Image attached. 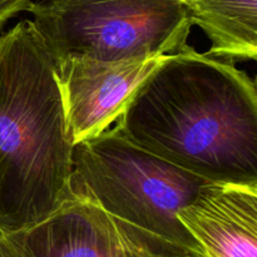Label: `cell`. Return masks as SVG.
I'll return each mask as SVG.
<instances>
[{"mask_svg":"<svg viewBox=\"0 0 257 257\" xmlns=\"http://www.w3.org/2000/svg\"><path fill=\"white\" fill-rule=\"evenodd\" d=\"M32 0H0V28L15 14L29 10Z\"/></svg>","mask_w":257,"mask_h":257,"instance_id":"30bf717a","label":"cell"},{"mask_svg":"<svg viewBox=\"0 0 257 257\" xmlns=\"http://www.w3.org/2000/svg\"><path fill=\"white\" fill-rule=\"evenodd\" d=\"M208 182L135 145L117 127L73 146L70 192L99 206L155 257H205L177 212Z\"/></svg>","mask_w":257,"mask_h":257,"instance_id":"3957f363","label":"cell"},{"mask_svg":"<svg viewBox=\"0 0 257 257\" xmlns=\"http://www.w3.org/2000/svg\"><path fill=\"white\" fill-rule=\"evenodd\" d=\"M73 143L54 58L32 20L0 38V235L70 197Z\"/></svg>","mask_w":257,"mask_h":257,"instance_id":"7a4b0ae2","label":"cell"},{"mask_svg":"<svg viewBox=\"0 0 257 257\" xmlns=\"http://www.w3.org/2000/svg\"><path fill=\"white\" fill-rule=\"evenodd\" d=\"M163 57L120 62L54 60L73 146L108 130Z\"/></svg>","mask_w":257,"mask_h":257,"instance_id":"5b68a950","label":"cell"},{"mask_svg":"<svg viewBox=\"0 0 257 257\" xmlns=\"http://www.w3.org/2000/svg\"><path fill=\"white\" fill-rule=\"evenodd\" d=\"M205 257H257V187L208 182L177 212Z\"/></svg>","mask_w":257,"mask_h":257,"instance_id":"8992f818","label":"cell"},{"mask_svg":"<svg viewBox=\"0 0 257 257\" xmlns=\"http://www.w3.org/2000/svg\"><path fill=\"white\" fill-rule=\"evenodd\" d=\"M192 25L211 40L207 55L235 63L257 58V0H185Z\"/></svg>","mask_w":257,"mask_h":257,"instance_id":"ba28073f","label":"cell"},{"mask_svg":"<svg viewBox=\"0 0 257 257\" xmlns=\"http://www.w3.org/2000/svg\"><path fill=\"white\" fill-rule=\"evenodd\" d=\"M0 257H18L17 253L3 236H0Z\"/></svg>","mask_w":257,"mask_h":257,"instance_id":"8fae6325","label":"cell"},{"mask_svg":"<svg viewBox=\"0 0 257 257\" xmlns=\"http://www.w3.org/2000/svg\"><path fill=\"white\" fill-rule=\"evenodd\" d=\"M12 248H13V247H12ZM14 252H15V251H14ZM15 253H17V252H15ZM17 256H18V255H17ZM18 257H19V256H18Z\"/></svg>","mask_w":257,"mask_h":257,"instance_id":"7c38bea8","label":"cell"},{"mask_svg":"<svg viewBox=\"0 0 257 257\" xmlns=\"http://www.w3.org/2000/svg\"><path fill=\"white\" fill-rule=\"evenodd\" d=\"M0 236L19 257H112L119 230L99 206L72 193L45 220Z\"/></svg>","mask_w":257,"mask_h":257,"instance_id":"52a82bcc","label":"cell"},{"mask_svg":"<svg viewBox=\"0 0 257 257\" xmlns=\"http://www.w3.org/2000/svg\"><path fill=\"white\" fill-rule=\"evenodd\" d=\"M119 230V228H118ZM112 257H155L140 243L131 240L119 230V240L115 245Z\"/></svg>","mask_w":257,"mask_h":257,"instance_id":"9c48e42d","label":"cell"},{"mask_svg":"<svg viewBox=\"0 0 257 257\" xmlns=\"http://www.w3.org/2000/svg\"><path fill=\"white\" fill-rule=\"evenodd\" d=\"M181 2H185V0H181Z\"/></svg>","mask_w":257,"mask_h":257,"instance_id":"4fadbf2b","label":"cell"},{"mask_svg":"<svg viewBox=\"0 0 257 257\" xmlns=\"http://www.w3.org/2000/svg\"><path fill=\"white\" fill-rule=\"evenodd\" d=\"M28 12L57 62L171 54L187 47L192 27L181 0H40Z\"/></svg>","mask_w":257,"mask_h":257,"instance_id":"277c9868","label":"cell"},{"mask_svg":"<svg viewBox=\"0 0 257 257\" xmlns=\"http://www.w3.org/2000/svg\"><path fill=\"white\" fill-rule=\"evenodd\" d=\"M125 138L211 182L257 187L256 84L187 45L166 54L117 118Z\"/></svg>","mask_w":257,"mask_h":257,"instance_id":"6da1fadb","label":"cell"}]
</instances>
